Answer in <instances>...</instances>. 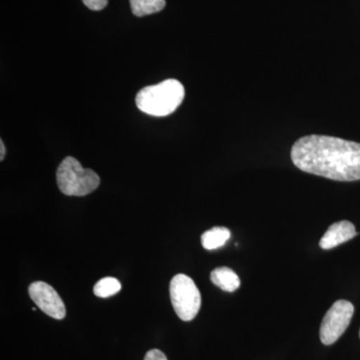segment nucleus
<instances>
[{
	"label": "nucleus",
	"instance_id": "nucleus-1",
	"mask_svg": "<svg viewBox=\"0 0 360 360\" xmlns=\"http://www.w3.org/2000/svg\"><path fill=\"white\" fill-rule=\"evenodd\" d=\"M296 167L338 181L360 179V143L326 135H307L291 149Z\"/></svg>",
	"mask_w": 360,
	"mask_h": 360
},
{
	"label": "nucleus",
	"instance_id": "nucleus-2",
	"mask_svg": "<svg viewBox=\"0 0 360 360\" xmlns=\"http://www.w3.org/2000/svg\"><path fill=\"white\" fill-rule=\"evenodd\" d=\"M186 94L184 85L176 79L144 87L135 97L139 110L151 116H167L174 113L182 103Z\"/></svg>",
	"mask_w": 360,
	"mask_h": 360
},
{
	"label": "nucleus",
	"instance_id": "nucleus-3",
	"mask_svg": "<svg viewBox=\"0 0 360 360\" xmlns=\"http://www.w3.org/2000/svg\"><path fill=\"white\" fill-rule=\"evenodd\" d=\"M59 191L68 196H84L96 191L101 179L96 172L84 168L75 158H65L56 172Z\"/></svg>",
	"mask_w": 360,
	"mask_h": 360
},
{
	"label": "nucleus",
	"instance_id": "nucleus-4",
	"mask_svg": "<svg viewBox=\"0 0 360 360\" xmlns=\"http://www.w3.org/2000/svg\"><path fill=\"white\" fill-rule=\"evenodd\" d=\"M170 300L177 316L181 321H191L200 309L201 295L191 277L177 274L170 281Z\"/></svg>",
	"mask_w": 360,
	"mask_h": 360
},
{
	"label": "nucleus",
	"instance_id": "nucleus-5",
	"mask_svg": "<svg viewBox=\"0 0 360 360\" xmlns=\"http://www.w3.org/2000/svg\"><path fill=\"white\" fill-rule=\"evenodd\" d=\"M354 314V307L347 300H338L324 315L321 322V342L324 345H331L336 342L347 330Z\"/></svg>",
	"mask_w": 360,
	"mask_h": 360
},
{
	"label": "nucleus",
	"instance_id": "nucleus-6",
	"mask_svg": "<svg viewBox=\"0 0 360 360\" xmlns=\"http://www.w3.org/2000/svg\"><path fill=\"white\" fill-rule=\"evenodd\" d=\"M28 293L33 302L45 314L58 321L65 319L66 315L65 303L56 290L49 284L44 281L33 283L28 288Z\"/></svg>",
	"mask_w": 360,
	"mask_h": 360
},
{
	"label": "nucleus",
	"instance_id": "nucleus-7",
	"mask_svg": "<svg viewBox=\"0 0 360 360\" xmlns=\"http://www.w3.org/2000/svg\"><path fill=\"white\" fill-rule=\"evenodd\" d=\"M357 236L354 225L347 220L335 222L328 227L319 241V246L324 250H333L336 246L347 243Z\"/></svg>",
	"mask_w": 360,
	"mask_h": 360
},
{
	"label": "nucleus",
	"instance_id": "nucleus-8",
	"mask_svg": "<svg viewBox=\"0 0 360 360\" xmlns=\"http://www.w3.org/2000/svg\"><path fill=\"white\" fill-rule=\"evenodd\" d=\"M212 283L220 290L233 292L240 286V279L233 270L229 267H219L210 274Z\"/></svg>",
	"mask_w": 360,
	"mask_h": 360
},
{
	"label": "nucleus",
	"instance_id": "nucleus-9",
	"mask_svg": "<svg viewBox=\"0 0 360 360\" xmlns=\"http://www.w3.org/2000/svg\"><path fill=\"white\" fill-rule=\"evenodd\" d=\"M231 236V231L226 227H213L201 236V245L207 250H217L226 243Z\"/></svg>",
	"mask_w": 360,
	"mask_h": 360
},
{
	"label": "nucleus",
	"instance_id": "nucleus-10",
	"mask_svg": "<svg viewBox=\"0 0 360 360\" xmlns=\"http://www.w3.org/2000/svg\"><path fill=\"white\" fill-rule=\"evenodd\" d=\"M165 4V0H130L132 13L139 18L160 13Z\"/></svg>",
	"mask_w": 360,
	"mask_h": 360
},
{
	"label": "nucleus",
	"instance_id": "nucleus-11",
	"mask_svg": "<svg viewBox=\"0 0 360 360\" xmlns=\"http://www.w3.org/2000/svg\"><path fill=\"white\" fill-rule=\"evenodd\" d=\"M122 290V284L113 277H104L94 285V295L98 297L106 298L116 295Z\"/></svg>",
	"mask_w": 360,
	"mask_h": 360
},
{
	"label": "nucleus",
	"instance_id": "nucleus-12",
	"mask_svg": "<svg viewBox=\"0 0 360 360\" xmlns=\"http://www.w3.org/2000/svg\"><path fill=\"white\" fill-rule=\"evenodd\" d=\"M84 6L94 11H103L108 6V0H82Z\"/></svg>",
	"mask_w": 360,
	"mask_h": 360
},
{
	"label": "nucleus",
	"instance_id": "nucleus-13",
	"mask_svg": "<svg viewBox=\"0 0 360 360\" xmlns=\"http://www.w3.org/2000/svg\"><path fill=\"white\" fill-rule=\"evenodd\" d=\"M144 360H167V359L165 354L160 352V350L151 349L146 354Z\"/></svg>",
	"mask_w": 360,
	"mask_h": 360
},
{
	"label": "nucleus",
	"instance_id": "nucleus-14",
	"mask_svg": "<svg viewBox=\"0 0 360 360\" xmlns=\"http://www.w3.org/2000/svg\"><path fill=\"white\" fill-rule=\"evenodd\" d=\"M6 146H4V141H0V160H4V156H6Z\"/></svg>",
	"mask_w": 360,
	"mask_h": 360
},
{
	"label": "nucleus",
	"instance_id": "nucleus-15",
	"mask_svg": "<svg viewBox=\"0 0 360 360\" xmlns=\"http://www.w3.org/2000/svg\"><path fill=\"white\" fill-rule=\"evenodd\" d=\"M359 336H360V331H359Z\"/></svg>",
	"mask_w": 360,
	"mask_h": 360
}]
</instances>
